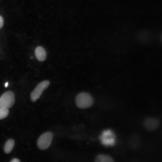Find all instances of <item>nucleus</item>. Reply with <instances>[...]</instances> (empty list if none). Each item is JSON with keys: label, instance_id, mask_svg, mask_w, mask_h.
Listing matches in <instances>:
<instances>
[{"label": "nucleus", "instance_id": "1", "mask_svg": "<svg viewBox=\"0 0 162 162\" xmlns=\"http://www.w3.org/2000/svg\"><path fill=\"white\" fill-rule=\"evenodd\" d=\"M75 101L77 106L81 109H86L91 106L93 103L92 96L86 92H82L76 96Z\"/></svg>", "mask_w": 162, "mask_h": 162}, {"label": "nucleus", "instance_id": "2", "mask_svg": "<svg viewBox=\"0 0 162 162\" xmlns=\"http://www.w3.org/2000/svg\"><path fill=\"white\" fill-rule=\"evenodd\" d=\"M15 102V94L11 91L4 93L0 98V108L8 109L11 107Z\"/></svg>", "mask_w": 162, "mask_h": 162}, {"label": "nucleus", "instance_id": "3", "mask_svg": "<svg viewBox=\"0 0 162 162\" xmlns=\"http://www.w3.org/2000/svg\"><path fill=\"white\" fill-rule=\"evenodd\" d=\"M101 143L106 146H113L116 142V136L113 132L110 129L104 130L100 137Z\"/></svg>", "mask_w": 162, "mask_h": 162}, {"label": "nucleus", "instance_id": "4", "mask_svg": "<svg viewBox=\"0 0 162 162\" xmlns=\"http://www.w3.org/2000/svg\"><path fill=\"white\" fill-rule=\"evenodd\" d=\"M52 137L53 134L51 132H47L41 134L37 141L38 148L41 150L47 148L51 143Z\"/></svg>", "mask_w": 162, "mask_h": 162}, {"label": "nucleus", "instance_id": "5", "mask_svg": "<svg viewBox=\"0 0 162 162\" xmlns=\"http://www.w3.org/2000/svg\"><path fill=\"white\" fill-rule=\"evenodd\" d=\"M50 82L48 80H44L39 83L31 94L32 101L35 102L40 97L43 91L47 88Z\"/></svg>", "mask_w": 162, "mask_h": 162}, {"label": "nucleus", "instance_id": "6", "mask_svg": "<svg viewBox=\"0 0 162 162\" xmlns=\"http://www.w3.org/2000/svg\"><path fill=\"white\" fill-rule=\"evenodd\" d=\"M160 124L159 120L157 118L149 117L146 118L143 122V126L145 129L150 131H154L157 130Z\"/></svg>", "mask_w": 162, "mask_h": 162}, {"label": "nucleus", "instance_id": "7", "mask_svg": "<svg viewBox=\"0 0 162 162\" xmlns=\"http://www.w3.org/2000/svg\"><path fill=\"white\" fill-rule=\"evenodd\" d=\"M35 54L39 61H43L46 58V52L44 49L41 46H38L36 48L35 50Z\"/></svg>", "mask_w": 162, "mask_h": 162}, {"label": "nucleus", "instance_id": "8", "mask_svg": "<svg viewBox=\"0 0 162 162\" xmlns=\"http://www.w3.org/2000/svg\"><path fill=\"white\" fill-rule=\"evenodd\" d=\"M95 161L99 162H112L114 161L112 158L109 155L100 154L96 157Z\"/></svg>", "mask_w": 162, "mask_h": 162}, {"label": "nucleus", "instance_id": "9", "mask_svg": "<svg viewBox=\"0 0 162 162\" xmlns=\"http://www.w3.org/2000/svg\"><path fill=\"white\" fill-rule=\"evenodd\" d=\"M14 141L9 139L6 142L4 147V152L6 154L10 153L12 151L14 145Z\"/></svg>", "mask_w": 162, "mask_h": 162}, {"label": "nucleus", "instance_id": "10", "mask_svg": "<svg viewBox=\"0 0 162 162\" xmlns=\"http://www.w3.org/2000/svg\"><path fill=\"white\" fill-rule=\"evenodd\" d=\"M9 113L8 109L5 108H0V120L6 118L8 116Z\"/></svg>", "mask_w": 162, "mask_h": 162}, {"label": "nucleus", "instance_id": "11", "mask_svg": "<svg viewBox=\"0 0 162 162\" xmlns=\"http://www.w3.org/2000/svg\"><path fill=\"white\" fill-rule=\"evenodd\" d=\"M4 24V20L3 18L0 16V29L3 26Z\"/></svg>", "mask_w": 162, "mask_h": 162}, {"label": "nucleus", "instance_id": "12", "mask_svg": "<svg viewBox=\"0 0 162 162\" xmlns=\"http://www.w3.org/2000/svg\"><path fill=\"white\" fill-rule=\"evenodd\" d=\"M20 161L17 158H14L11 161H10L11 162H19Z\"/></svg>", "mask_w": 162, "mask_h": 162}, {"label": "nucleus", "instance_id": "13", "mask_svg": "<svg viewBox=\"0 0 162 162\" xmlns=\"http://www.w3.org/2000/svg\"><path fill=\"white\" fill-rule=\"evenodd\" d=\"M8 82H6L5 84V85H4V86H5V87L6 88L8 86Z\"/></svg>", "mask_w": 162, "mask_h": 162}]
</instances>
